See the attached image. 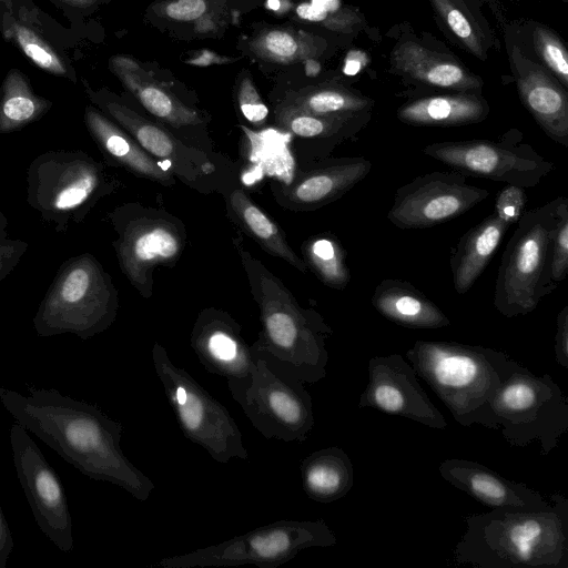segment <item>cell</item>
<instances>
[{"mask_svg":"<svg viewBox=\"0 0 568 568\" xmlns=\"http://www.w3.org/2000/svg\"><path fill=\"white\" fill-rule=\"evenodd\" d=\"M0 402L12 417L81 474L108 481L145 501L154 483L121 449L123 425L95 405L57 389L23 395L0 386Z\"/></svg>","mask_w":568,"mask_h":568,"instance_id":"1","label":"cell"},{"mask_svg":"<svg viewBox=\"0 0 568 568\" xmlns=\"http://www.w3.org/2000/svg\"><path fill=\"white\" fill-rule=\"evenodd\" d=\"M456 565L479 568H568V499L552 494L542 509L491 508L463 517Z\"/></svg>","mask_w":568,"mask_h":568,"instance_id":"2","label":"cell"},{"mask_svg":"<svg viewBox=\"0 0 568 568\" xmlns=\"http://www.w3.org/2000/svg\"><path fill=\"white\" fill-rule=\"evenodd\" d=\"M262 331L251 345L253 355L277 372L315 384L326 376V339L331 326L314 310L303 308L283 283L248 252L240 251Z\"/></svg>","mask_w":568,"mask_h":568,"instance_id":"3","label":"cell"},{"mask_svg":"<svg viewBox=\"0 0 568 568\" xmlns=\"http://www.w3.org/2000/svg\"><path fill=\"white\" fill-rule=\"evenodd\" d=\"M406 358L458 424L499 428L494 397L520 367L508 354L480 345L419 339L406 352Z\"/></svg>","mask_w":568,"mask_h":568,"instance_id":"4","label":"cell"},{"mask_svg":"<svg viewBox=\"0 0 568 568\" xmlns=\"http://www.w3.org/2000/svg\"><path fill=\"white\" fill-rule=\"evenodd\" d=\"M119 295L111 276L90 253L58 270L33 317L39 337L71 333L89 339L115 321Z\"/></svg>","mask_w":568,"mask_h":568,"instance_id":"5","label":"cell"},{"mask_svg":"<svg viewBox=\"0 0 568 568\" xmlns=\"http://www.w3.org/2000/svg\"><path fill=\"white\" fill-rule=\"evenodd\" d=\"M565 196L525 211L501 255L494 306L505 317L527 315L557 288L551 278V246Z\"/></svg>","mask_w":568,"mask_h":568,"instance_id":"6","label":"cell"},{"mask_svg":"<svg viewBox=\"0 0 568 568\" xmlns=\"http://www.w3.org/2000/svg\"><path fill=\"white\" fill-rule=\"evenodd\" d=\"M112 190L104 165L80 150L44 152L27 171V203L58 233L81 223Z\"/></svg>","mask_w":568,"mask_h":568,"instance_id":"7","label":"cell"},{"mask_svg":"<svg viewBox=\"0 0 568 568\" xmlns=\"http://www.w3.org/2000/svg\"><path fill=\"white\" fill-rule=\"evenodd\" d=\"M337 544L334 531L323 520L281 519L234 536L220 544L164 557L161 568H206L254 565L277 568L312 547Z\"/></svg>","mask_w":568,"mask_h":568,"instance_id":"8","label":"cell"},{"mask_svg":"<svg viewBox=\"0 0 568 568\" xmlns=\"http://www.w3.org/2000/svg\"><path fill=\"white\" fill-rule=\"evenodd\" d=\"M152 362L184 437L204 448L217 463L246 459L248 452L242 433L227 408L187 371L176 366L159 343L152 347Z\"/></svg>","mask_w":568,"mask_h":568,"instance_id":"9","label":"cell"},{"mask_svg":"<svg viewBox=\"0 0 568 568\" xmlns=\"http://www.w3.org/2000/svg\"><path fill=\"white\" fill-rule=\"evenodd\" d=\"M493 410L510 446L537 440L544 456L568 430V400L559 385L549 374L537 376L521 365L497 390Z\"/></svg>","mask_w":568,"mask_h":568,"instance_id":"10","label":"cell"},{"mask_svg":"<svg viewBox=\"0 0 568 568\" xmlns=\"http://www.w3.org/2000/svg\"><path fill=\"white\" fill-rule=\"evenodd\" d=\"M116 233L113 242L119 265L139 293L149 298L153 272L172 266L185 245L183 224L165 211L125 204L109 214Z\"/></svg>","mask_w":568,"mask_h":568,"instance_id":"11","label":"cell"},{"mask_svg":"<svg viewBox=\"0 0 568 568\" xmlns=\"http://www.w3.org/2000/svg\"><path fill=\"white\" fill-rule=\"evenodd\" d=\"M523 138L520 131L511 129L498 140L434 142L422 151L467 176L528 189L538 185L555 165Z\"/></svg>","mask_w":568,"mask_h":568,"instance_id":"12","label":"cell"},{"mask_svg":"<svg viewBox=\"0 0 568 568\" xmlns=\"http://www.w3.org/2000/svg\"><path fill=\"white\" fill-rule=\"evenodd\" d=\"M253 427L266 439L304 443L315 417L304 383L256 358L251 382L231 394Z\"/></svg>","mask_w":568,"mask_h":568,"instance_id":"13","label":"cell"},{"mask_svg":"<svg viewBox=\"0 0 568 568\" xmlns=\"http://www.w3.org/2000/svg\"><path fill=\"white\" fill-rule=\"evenodd\" d=\"M489 195L458 171H435L397 189L387 220L398 229H427L456 219Z\"/></svg>","mask_w":568,"mask_h":568,"instance_id":"14","label":"cell"},{"mask_svg":"<svg viewBox=\"0 0 568 568\" xmlns=\"http://www.w3.org/2000/svg\"><path fill=\"white\" fill-rule=\"evenodd\" d=\"M10 444L18 479L36 523L60 550L71 552L72 518L59 476L19 423L10 428Z\"/></svg>","mask_w":568,"mask_h":568,"instance_id":"15","label":"cell"},{"mask_svg":"<svg viewBox=\"0 0 568 568\" xmlns=\"http://www.w3.org/2000/svg\"><path fill=\"white\" fill-rule=\"evenodd\" d=\"M368 382L358 408L408 418L430 428L445 429L447 420L422 387L416 372L402 355H377L368 362Z\"/></svg>","mask_w":568,"mask_h":568,"instance_id":"16","label":"cell"},{"mask_svg":"<svg viewBox=\"0 0 568 568\" xmlns=\"http://www.w3.org/2000/svg\"><path fill=\"white\" fill-rule=\"evenodd\" d=\"M191 347L209 373L226 379L231 394L251 382L256 359L241 326L227 313L201 312L191 333Z\"/></svg>","mask_w":568,"mask_h":568,"instance_id":"17","label":"cell"},{"mask_svg":"<svg viewBox=\"0 0 568 568\" xmlns=\"http://www.w3.org/2000/svg\"><path fill=\"white\" fill-rule=\"evenodd\" d=\"M260 4V0H155L144 19L178 40L220 39Z\"/></svg>","mask_w":568,"mask_h":568,"instance_id":"18","label":"cell"},{"mask_svg":"<svg viewBox=\"0 0 568 568\" xmlns=\"http://www.w3.org/2000/svg\"><path fill=\"white\" fill-rule=\"evenodd\" d=\"M97 103L149 154L161 161L175 176L192 184L216 171L210 156L184 144L164 126L143 118L115 98L101 97Z\"/></svg>","mask_w":568,"mask_h":568,"instance_id":"19","label":"cell"},{"mask_svg":"<svg viewBox=\"0 0 568 568\" xmlns=\"http://www.w3.org/2000/svg\"><path fill=\"white\" fill-rule=\"evenodd\" d=\"M511 69L524 106L546 135L568 146V94L561 83L538 64L532 63L517 47L510 52Z\"/></svg>","mask_w":568,"mask_h":568,"instance_id":"20","label":"cell"},{"mask_svg":"<svg viewBox=\"0 0 568 568\" xmlns=\"http://www.w3.org/2000/svg\"><path fill=\"white\" fill-rule=\"evenodd\" d=\"M438 471L444 480L490 508L542 509L549 505L539 491L474 460L445 459Z\"/></svg>","mask_w":568,"mask_h":568,"instance_id":"21","label":"cell"},{"mask_svg":"<svg viewBox=\"0 0 568 568\" xmlns=\"http://www.w3.org/2000/svg\"><path fill=\"white\" fill-rule=\"evenodd\" d=\"M373 164L364 156L334 159L300 173L281 189L278 202L294 210H316L332 203L369 173Z\"/></svg>","mask_w":568,"mask_h":568,"instance_id":"22","label":"cell"},{"mask_svg":"<svg viewBox=\"0 0 568 568\" xmlns=\"http://www.w3.org/2000/svg\"><path fill=\"white\" fill-rule=\"evenodd\" d=\"M110 68L143 108L162 122L175 129L207 122L201 111L181 101L139 60L124 54L114 55Z\"/></svg>","mask_w":568,"mask_h":568,"instance_id":"23","label":"cell"},{"mask_svg":"<svg viewBox=\"0 0 568 568\" xmlns=\"http://www.w3.org/2000/svg\"><path fill=\"white\" fill-rule=\"evenodd\" d=\"M393 70L403 78L432 88L479 93L483 80L458 61L414 41L403 42L390 53Z\"/></svg>","mask_w":568,"mask_h":568,"instance_id":"24","label":"cell"},{"mask_svg":"<svg viewBox=\"0 0 568 568\" xmlns=\"http://www.w3.org/2000/svg\"><path fill=\"white\" fill-rule=\"evenodd\" d=\"M84 121L98 148L112 162L153 182L163 185L175 183V175L114 121L91 106L85 110Z\"/></svg>","mask_w":568,"mask_h":568,"instance_id":"25","label":"cell"},{"mask_svg":"<svg viewBox=\"0 0 568 568\" xmlns=\"http://www.w3.org/2000/svg\"><path fill=\"white\" fill-rule=\"evenodd\" d=\"M373 307L393 323L408 328H442L447 315L422 291L400 278H385L372 295Z\"/></svg>","mask_w":568,"mask_h":568,"instance_id":"26","label":"cell"},{"mask_svg":"<svg viewBox=\"0 0 568 568\" xmlns=\"http://www.w3.org/2000/svg\"><path fill=\"white\" fill-rule=\"evenodd\" d=\"M489 114L487 101L473 92L423 97L404 103L397 119L415 126H460L484 121Z\"/></svg>","mask_w":568,"mask_h":568,"instance_id":"27","label":"cell"},{"mask_svg":"<svg viewBox=\"0 0 568 568\" xmlns=\"http://www.w3.org/2000/svg\"><path fill=\"white\" fill-rule=\"evenodd\" d=\"M508 229L509 225L491 213L463 234L449 260L456 293L462 295L473 287Z\"/></svg>","mask_w":568,"mask_h":568,"instance_id":"28","label":"cell"},{"mask_svg":"<svg viewBox=\"0 0 568 568\" xmlns=\"http://www.w3.org/2000/svg\"><path fill=\"white\" fill-rule=\"evenodd\" d=\"M304 493L314 501L329 504L354 486V467L347 453L329 446L306 456L300 465Z\"/></svg>","mask_w":568,"mask_h":568,"instance_id":"29","label":"cell"},{"mask_svg":"<svg viewBox=\"0 0 568 568\" xmlns=\"http://www.w3.org/2000/svg\"><path fill=\"white\" fill-rule=\"evenodd\" d=\"M274 119L281 129L302 139L318 141L329 152L342 142L355 139L371 120V112L314 115L280 102Z\"/></svg>","mask_w":568,"mask_h":568,"instance_id":"30","label":"cell"},{"mask_svg":"<svg viewBox=\"0 0 568 568\" xmlns=\"http://www.w3.org/2000/svg\"><path fill=\"white\" fill-rule=\"evenodd\" d=\"M325 44L323 39L293 26H265L243 42L244 50L254 58L282 65L315 59Z\"/></svg>","mask_w":568,"mask_h":568,"instance_id":"31","label":"cell"},{"mask_svg":"<svg viewBox=\"0 0 568 568\" xmlns=\"http://www.w3.org/2000/svg\"><path fill=\"white\" fill-rule=\"evenodd\" d=\"M231 209L242 226L270 254L306 273L307 265L290 246L280 227L268 217L243 190L236 189L229 196Z\"/></svg>","mask_w":568,"mask_h":568,"instance_id":"32","label":"cell"},{"mask_svg":"<svg viewBox=\"0 0 568 568\" xmlns=\"http://www.w3.org/2000/svg\"><path fill=\"white\" fill-rule=\"evenodd\" d=\"M281 103L314 115L371 112L374 101L338 84H318L290 91Z\"/></svg>","mask_w":568,"mask_h":568,"instance_id":"33","label":"cell"},{"mask_svg":"<svg viewBox=\"0 0 568 568\" xmlns=\"http://www.w3.org/2000/svg\"><path fill=\"white\" fill-rule=\"evenodd\" d=\"M306 265L327 286L344 290L351 281L347 265V252L333 235L326 234L311 239L304 244Z\"/></svg>","mask_w":568,"mask_h":568,"instance_id":"34","label":"cell"},{"mask_svg":"<svg viewBox=\"0 0 568 568\" xmlns=\"http://www.w3.org/2000/svg\"><path fill=\"white\" fill-rule=\"evenodd\" d=\"M47 109V102L33 95L23 82L10 84L0 98V133L20 130Z\"/></svg>","mask_w":568,"mask_h":568,"instance_id":"35","label":"cell"},{"mask_svg":"<svg viewBox=\"0 0 568 568\" xmlns=\"http://www.w3.org/2000/svg\"><path fill=\"white\" fill-rule=\"evenodd\" d=\"M444 23L476 58L486 61L485 36L462 0H429Z\"/></svg>","mask_w":568,"mask_h":568,"instance_id":"36","label":"cell"},{"mask_svg":"<svg viewBox=\"0 0 568 568\" xmlns=\"http://www.w3.org/2000/svg\"><path fill=\"white\" fill-rule=\"evenodd\" d=\"M294 11L298 19L338 33H352L364 24V19L356 10L342 6L338 0L301 2Z\"/></svg>","mask_w":568,"mask_h":568,"instance_id":"37","label":"cell"},{"mask_svg":"<svg viewBox=\"0 0 568 568\" xmlns=\"http://www.w3.org/2000/svg\"><path fill=\"white\" fill-rule=\"evenodd\" d=\"M534 48L546 68L561 85L568 88V51L561 39L546 26H537L532 33Z\"/></svg>","mask_w":568,"mask_h":568,"instance_id":"38","label":"cell"},{"mask_svg":"<svg viewBox=\"0 0 568 568\" xmlns=\"http://www.w3.org/2000/svg\"><path fill=\"white\" fill-rule=\"evenodd\" d=\"M568 272V200L560 205L551 246V278L558 285Z\"/></svg>","mask_w":568,"mask_h":568,"instance_id":"39","label":"cell"},{"mask_svg":"<svg viewBox=\"0 0 568 568\" xmlns=\"http://www.w3.org/2000/svg\"><path fill=\"white\" fill-rule=\"evenodd\" d=\"M236 101L242 114L247 121L255 125L263 124L266 121L268 109L246 70H243L239 77Z\"/></svg>","mask_w":568,"mask_h":568,"instance_id":"40","label":"cell"},{"mask_svg":"<svg viewBox=\"0 0 568 568\" xmlns=\"http://www.w3.org/2000/svg\"><path fill=\"white\" fill-rule=\"evenodd\" d=\"M17 39L24 54L37 65L53 73L64 72L58 57L30 30L20 28Z\"/></svg>","mask_w":568,"mask_h":568,"instance_id":"41","label":"cell"},{"mask_svg":"<svg viewBox=\"0 0 568 568\" xmlns=\"http://www.w3.org/2000/svg\"><path fill=\"white\" fill-rule=\"evenodd\" d=\"M526 203L527 194L524 187L506 184L496 197L493 213L504 223L511 226L517 224L525 213Z\"/></svg>","mask_w":568,"mask_h":568,"instance_id":"42","label":"cell"},{"mask_svg":"<svg viewBox=\"0 0 568 568\" xmlns=\"http://www.w3.org/2000/svg\"><path fill=\"white\" fill-rule=\"evenodd\" d=\"M28 248L22 240L4 239L0 242V283L3 282L20 263Z\"/></svg>","mask_w":568,"mask_h":568,"instance_id":"43","label":"cell"},{"mask_svg":"<svg viewBox=\"0 0 568 568\" xmlns=\"http://www.w3.org/2000/svg\"><path fill=\"white\" fill-rule=\"evenodd\" d=\"M555 358L558 365L568 368V305H565L557 315Z\"/></svg>","mask_w":568,"mask_h":568,"instance_id":"44","label":"cell"},{"mask_svg":"<svg viewBox=\"0 0 568 568\" xmlns=\"http://www.w3.org/2000/svg\"><path fill=\"white\" fill-rule=\"evenodd\" d=\"M13 549V539L0 505V568H6Z\"/></svg>","mask_w":568,"mask_h":568,"instance_id":"45","label":"cell"},{"mask_svg":"<svg viewBox=\"0 0 568 568\" xmlns=\"http://www.w3.org/2000/svg\"><path fill=\"white\" fill-rule=\"evenodd\" d=\"M230 59L215 54L212 51L201 50L193 58L186 61V63L196 65H207L210 63H227Z\"/></svg>","mask_w":568,"mask_h":568,"instance_id":"46","label":"cell"},{"mask_svg":"<svg viewBox=\"0 0 568 568\" xmlns=\"http://www.w3.org/2000/svg\"><path fill=\"white\" fill-rule=\"evenodd\" d=\"M8 226V220L3 212L0 210V227L6 229Z\"/></svg>","mask_w":568,"mask_h":568,"instance_id":"47","label":"cell"},{"mask_svg":"<svg viewBox=\"0 0 568 568\" xmlns=\"http://www.w3.org/2000/svg\"><path fill=\"white\" fill-rule=\"evenodd\" d=\"M7 232H6V229H1L0 227V242L3 241L4 239H7Z\"/></svg>","mask_w":568,"mask_h":568,"instance_id":"48","label":"cell"},{"mask_svg":"<svg viewBox=\"0 0 568 568\" xmlns=\"http://www.w3.org/2000/svg\"><path fill=\"white\" fill-rule=\"evenodd\" d=\"M74 1H77V2H90L92 0H74Z\"/></svg>","mask_w":568,"mask_h":568,"instance_id":"49","label":"cell"}]
</instances>
